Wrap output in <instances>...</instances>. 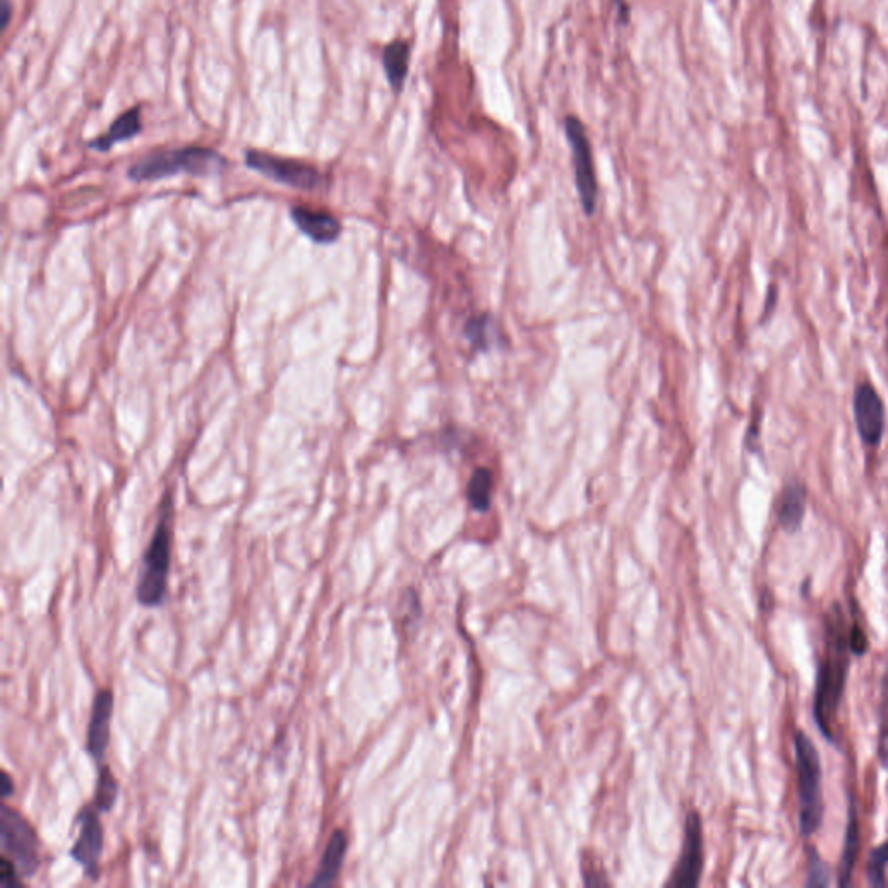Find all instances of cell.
<instances>
[{
  "instance_id": "20",
  "label": "cell",
  "mask_w": 888,
  "mask_h": 888,
  "mask_svg": "<svg viewBox=\"0 0 888 888\" xmlns=\"http://www.w3.org/2000/svg\"><path fill=\"white\" fill-rule=\"evenodd\" d=\"M888 842H883L869 852L866 876L871 887H887Z\"/></svg>"
},
{
  "instance_id": "24",
  "label": "cell",
  "mask_w": 888,
  "mask_h": 888,
  "mask_svg": "<svg viewBox=\"0 0 888 888\" xmlns=\"http://www.w3.org/2000/svg\"><path fill=\"white\" fill-rule=\"evenodd\" d=\"M20 876L13 862L9 861L6 856H2L0 859V883L7 888L18 887L21 885Z\"/></svg>"
},
{
  "instance_id": "1",
  "label": "cell",
  "mask_w": 888,
  "mask_h": 888,
  "mask_svg": "<svg viewBox=\"0 0 888 888\" xmlns=\"http://www.w3.org/2000/svg\"><path fill=\"white\" fill-rule=\"evenodd\" d=\"M850 656V627L838 604L830 609L826 620V653L817 668L814 693V719L819 731L830 743H836L835 725L847 687Z\"/></svg>"
},
{
  "instance_id": "13",
  "label": "cell",
  "mask_w": 888,
  "mask_h": 888,
  "mask_svg": "<svg viewBox=\"0 0 888 888\" xmlns=\"http://www.w3.org/2000/svg\"><path fill=\"white\" fill-rule=\"evenodd\" d=\"M292 219L304 235L316 243H333L342 233L339 219L325 210H314L309 207H294Z\"/></svg>"
},
{
  "instance_id": "19",
  "label": "cell",
  "mask_w": 888,
  "mask_h": 888,
  "mask_svg": "<svg viewBox=\"0 0 888 888\" xmlns=\"http://www.w3.org/2000/svg\"><path fill=\"white\" fill-rule=\"evenodd\" d=\"M118 783L113 772L108 767L99 769L98 786H96V795H94V807L99 812H108L113 809V805L117 802Z\"/></svg>"
},
{
  "instance_id": "9",
  "label": "cell",
  "mask_w": 888,
  "mask_h": 888,
  "mask_svg": "<svg viewBox=\"0 0 888 888\" xmlns=\"http://www.w3.org/2000/svg\"><path fill=\"white\" fill-rule=\"evenodd\" d=\"M79 838L73 843L72 857L84 868L85 875L91 880H98L99 861L105 847V831L99 821V810L85 807L79 816Z\"/></svg>"
},
{
  "instance_id": "6",
  "label": "cell",
  "mask_w": 888,
  "mask_h": 888,
  "mask_svg": "<svg viewBox=\"0 0 888 888\" xmlns=\"http://www.w3.org/2000/svg\"><path fill=\"white\" fill-rule=\"evenodd\" d=\"M564 132L568 139L571 155H573V167H575V183L580 202L587 216H594L597 209V176H595L594 155L588 139L585 125L578 117L564 118Z\"/></svg>"
},
{
  "instance_id": "27",
  "label": "cell",
  "mask_w": 888,
  "mask_h": 888,
  "mask_svg": "<svg viewBox=\"0 0 888 888\" xmlns=\"http://www.w3.org/2000/svg\"><path fill=\"white\" fill-rule=\"evenodd\" d=\"M614 4L618 7V14H620V20L623 25H627L628 23V4L625 0H614Z\"/></svg>"
},
{
  "instance_id": "16",
  "label": "cell",
  "mask_w": 888,
  "mask_h": 888,
  "mask_svg": "<svg viewBox=\"0 0 888 888\" xmlns=\"http://www.w3.org/2000/svg\"><path fill=\"white\" fill-rule=\"evenodd\" d=\"M347 852V838L344 831L337 830L330 836L325 852L321 856L318 871L311 880V887H330L337 880Z\"/></svg>"
},
{
  "instance_id": "28",
  "label": "cell",
  "mask_w": 888,
  "mask_h": 888,
  "mask_svg": "<svg viewBox=\"0 0 888 888\" xmlns=\"http://www.w3.org/2000/svg\"><path fill=\"white\" fill-rule=\"evenodd\" d=\"M777 295L774 294V288H769V294H767V304L764 307L765 314H772L774 311V306H776Z\"/></svg>"
},
{
  "instance_id": "4",
  "label": "cell",
  "mask_w": 888,
  "mask_h": 888,
  "mask_svg": "<svg viewBox=\"0 0 888 888\" xmlns=\"http://www.w3.org/2000/svg\"><path fill=\"white\" fill-rule=\"evenodd\" d=\"M172 559V500L165 495L162 516L144 552L138 580V602L144 608H157L165 601Z\"/></svg>"
},
{
  "instance_id": "15",
  "label": "cell",
  "mask_w": 888,
  "mask_h": 888,
  "mask_svg": "<svg viewBox=\"0 0 888 888\" xmlns=\"http://www.w3.org/2000/svg\"><path fill=\"white\" fill-rule=\"evenodd\" d=\"M141 131H143V115H141V108L134 106L131 110L122 113L110 125V129L103 136L92 139L91 143H89V148L106 153L113 146H117L118 143H124V141H131L132 138H136L138 134H141Z\"/></svg>"
},
{
  "instance_id": "10",
  "label": "cell",
  "mask_w": 888,
  "mask_h": 888,
  "mask_svg": "<svg viewBox=\"0 0 888 888\" xmlns=\"http://www.w3.org/2000/svg\"><path fill=\"white\" fill-rule=\"evenodd\" d=\"M703 873V824L698 812H689L684 826V849L670 885L696 887Z\"/></svg>"
},
{
  "instance_id": "22",
  "label": "cell",
  "mask_w": 888,
  "mask_h": 888,
  "mask_svg": "<svg viewBox=\"0 0 888 888\" xmlns=\"http://www.w3.org/2000/svg\"><path fill=\"white\" fill-rule=\"evenodd\" d=\"M831 875L828 864L819 856L816 849L807 850V878L805 887H830Z\"/></svg>"
},
{
  "instance_id": "5",
  "label": "cell",
  "mask_w": 888,
  "mask_h": 888,
  "mask_svg": "<svg viewBox=\"0 0 888 888\" xmlns=\"http://www.w3.org/2000/svg\"><path fill=\"white\" fill-rule=\"evenodd\" d=\"M2 856L13 862L23 878L33 876L40 868L39 836L18 810L2 805L0 810Z\"/></svg>"
},
{
  "instance_id": "8",
  "label": "cell",
  "mask_w": 888,
  "mask_h": 888,
  "mask_svg": "<svg viewBox=\"0 0 888 888\" xmlns=\"http://www.w3.org/2000/svg\"><path fill=\"white\" fill-rule=\"evenodd\" d=\"M852 412L862 444L868 448H878L885 434V406L873 384H857L852 398Z\"/></svg>"
},
{
  "instance_id": "26",
  "label": "cell",
  "mask_w": 888,
  "mask_h": 888,
  "mask_svg": "<svg viewBox=\"0 0 888 888\" xmlns=\"http://www.w3.org/2000/svg\"><path fill=\"white\" fill-rule=\"evenodd\" d=\"M13 791V779H11V776H9L7 772H4V774H2V795H4V797L6 798L11 797V795H13Z\"/></svg>"
},
{
  "instance_id": "11",
  "label": "cell",
  "mask_w": 888,
  "mask_h": 888,
  "mask_svg": "<svg viewBox=\"0 0 888 888\" xmlns=\"http://www.w3.org/2000/svg\"><path fill=\"white\" fill-rule=\"evenodd\" d=\"M113 703H115V698H113L110 689L99 691L92 703L91 720H89V727H87V753L99 764L103 762L108 745H110Z\"/></svg>"
},
{
  "instance_id": "18",
  "label": "cell",
  "mask_w": 888,
  "mask_h": 888,
  "mask_svg": "<svg viewBox=\"0 0 888 888\" xmlns=\"http://www.w3.org/2000/svg\"><path fill=\"white\" fill-rule=\"evenodd\" d=\"M493 474L490 469L479 467L472 474L471 481L467 484V500L474 509L486 512L490 509L491 495H493Z\"/></svg>"
},
{
  "instance_id": "2",
  "label": "cell",
  "mask_w": 888,
  "mask_h": 888,
  "mask_svg": "<svg viewBox=\"0 0 888 888\" xmlns=\"http://www.w3.org/2000/svg\"><path fill=\"white\" fill-rule=\"evenodd\" d=\"M798 786V828L804 838L816 835L824 821L823 764L816 745L805 732L793 736Z\"/></svg>"
},
{
  "instance_id": "3",
  "label": "cell",
  "mask_w": 888,
  "mask_h": 888,
  "mask_svg": "<svg viewBox=\"0 0 888 888\" xmlns=\"http://www.w3.org/2000/svg\"><path fill=\"white\" fill-rule=\"evenodd\" d=\"M226 158L205 146H184L176 150L157 151L138 160L129 169L132 181H160L177 174L217 176L226 169Z\"/></svg>"
},
{
  "instance_id": "14",
  "label": "cell",
  "mask_w": 888,
  "mask_h": 888,
  "mask_svg": "<svg viewBox=\"0 0 888 888\" xmlns=\"http://www.w3.org/2000/svg\"><path fill=\"white\" fill-rule=\"evenodd\" d=\"M410 54L412 46L408 40H392L382 51V65L387 82L392 92L398 96L405 89L406 79L410 73Z\"/></svg>"
},
{
  "instance_id": "23",
  "label": "cell",
  "mask_w": 888,
  "mask_h": 888,
  "mask_svg": "<svg viewBox=\"0 0 888 888\" xmlns=\"http://www.w3.org/2000/svg\"><path fill=\"white\" fill-rule=\"evenodd\" d=\"M878 758L883 769L888 771V682H885L882 708H880V731H878Z\"/></svg>"
},
{
  "instance_id": "17",
  "label": "cell",
  "mask_w": 888,
  "mask_h": 888,
  "mask_svg": "<svg viewBox=\"0 0 888 888\" xmlns=\"http://www.w3.org/2000/svg\"><path fill=\"white\" fill-rule=\"evenodd\" d=\"M859 847H861L859 817H857L856 802H854V798H850L849 821H847V830H845L842 857H840V864H838V885L840 887L850 885L852 871L856 868L857 856H859Z\"/></svg>"
},
{
  "instance_id": "7",
  "label": "cell",
  "mask_w": 888,
  "mask_h": 888,
  "mask_svg": "<svg viewBox=\"0 0 888 888\" xmlns=\"http://www.w3.org/2000/svg\"><path fill=\"white\" fill-rule=\"evenodd\" d=\"M245 164L275 183L301 191H316L323 186V176L313 165L304 164L294 158H283L266 151H245Z\"/></svg>"
},
{
  "instance_id": "25",
  "label": "cell",
  "mask_w": 888,
  "mask_h": 888,
  "mask_svg": "<svg viewBox=\"0 0 888 888\" xmlns=\"http://www.w3.org/2000/svg\"><path fill=\"white\" fill-rule=\"evenodd\" d=\"M0 14H2L0 28H2V32H4L7 25H9V21H11V14H13V4H11V0H0Z\"/></svg>"
},
{
  "instance_id": "12",
  "label": "cell",
  "mask_w": 888,
  "mask_h": 888,
  "mask_svg": "<svg viewBox=\"0 0 888 888\" xmlns=\"http://www.w3.org/2000/svg\"><path fill=\"white\" fill-rule=\"evenodd\" d=\"M807 512V491L804 484L788 483L777 500L776 519L784 533L795 535L804 526Z\"/></svg>"
},
{
  "instance_id": "21",
  "label": "cell",
  "mask_w": 888,
  "mask_h": 888,
  "mask_svg": "<svg viewBox=\"0 0 888 888\" xmlns=\"http://www.w3.org/2000/svg\"><path fill=\"white\" fill-rule=\"evenodd\" d=\"M491 327H493V321H491L488 314H479V316L472 318V320H469V323L465 325V337L471 342L472 347H474L476 351H486V349H490Z\"/></svg>"
}]
</instances>
